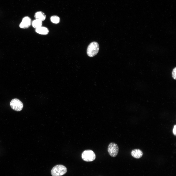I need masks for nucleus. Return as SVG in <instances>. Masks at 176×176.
Returning <instances> with one entry per match:
<instances>
[{
  "label": "nucleus",
  "mask_w": 176,
  "mask_h": 176,
  "mask_svg": "<svg viewBox=\"0 0 176 176\" xmlns=\"http://www.w3.org/2000/svg\"><path fill=\"white\" fill-rule=\"evenodd\" d=\"M176 125H174V126L173 129V133L174 134V135L175 136H176Z\"/></svg>",
  "instance_id": "nucleus-13"
},
{
  "label": "nucleus",
  "mask_w": 176,
  "mask_h": 176,
  "mask_svg": "<svg viewBox=\"0 0 176 176\" xmlns=\"http://www.w3.org/2000/svg\"><path fill=\"white\" fill-rule=\"evenodd\" d=\"M119 148L118 145L114 143H111L108 147V151L109 154L112 157H115L118 154Z\"/></svg>",
  "instance_id": "nucleus-5"
},
{
  "label": "nucleus",
  "mask_w": 176,
  "mask_h": 176,
  "mask_svg": "<svg viewBox=\"0 0 176 176\" xmlns=\"http://www.w3.org/2000/svg\"><path fill=\"white\" fill-rule=\"evenodd\" d=\"M99 46L98 43L96 42L90 43L88 46L87 49V54L90 57H93L98 52Z\"/></svg>",
  "instance_id": "nucleus-2"
},
{
  "label": "nucleus",
  "mask_w": 176,
  "mask_h": 176,
  "mask_svg": "<svg viewBox=\"0 0 176 176\" xmlns=\"http://www.w3.org/2000/svg\"><path fill=\"white\" fill-rule=\"evenodd\" d=\"M35 31L37 33L42 35H46L49 32V30L47 28L42 26L35 29Z\"/></svg>",
  "instance_id": "nucleus-9"
},
{
  "label": "nucleus",
  "mask_w": 176,
  "mask_h": 176,
  "mask_svg": "<svg viewBox=\"0 0 176 176\" xmlns=\"http://www.w3.org/2000/svg\"><path fill=\"white\" fill-rule=\"evenodd\" d=\"M143 154V151L139 149H134L131 151V154L134 158L139 159L142 157Z\"/></svg>",
  "instance_id": "nucleus-7"
},
{
  "label": "nucleus",
  "mask_w": 176,
  "mask_h": 176,
  "mask_svg": "<svg viewBox=\"0 0 176 176\" xmlns=\"http://www.w3.org/2000/svg\"><path fill=\"white\" fill-rule=\"evenodd\" d=\"M31 19L28 16H25L23 18L19 26L21 28L25 29L29 27L32 24Z\"/></svg>",
  "instance_id": "nucleus-6"
},
{
  "label": "nucleus",
  "mask_w": 176,
  "mask_h": 176,
  "mask_svg": "<svg viewBox=\"0 0 176 176\" xmlns=\"http://www.w3.org/2000/svg\"><path fill=\"white\" fill-rule=\"evenodd\" d=\"M50 19L52 22L55 24L58 23L60 21L59 17L57 15L52 16L50 17Z\"/></svg>",
  "instance_id": "nucleus-11"
},
{
  "label": "nucleus",
  "mask_w": 176,
  "mask_h": 176,
  "mask_svg": "<svg viewBox=\"0 0 176 176\" xmlns=\"http://www.w3.org/2000/svg\"><path fill=\"white\" fill-rule=\"evenodd\" d=\"M35 19L43 22L46 18V15L45 13L41 11H38L36 12L34 15Z\"/></svg>",
  "instance_id": "nucleus-8"
},
{
  "label": "nucleus",
  "mask_w": 176,
  "mask_h": 176,
  "mask_svg": "<svg viewBox=\"0 0 176 176\" xmlns=\"http://www.w3.org/2000/svg\"><path fill=\"white\" fill-rule=\"evenodd\" d=\"M82 159L86 162H92L94 160L96 157V155L93 151L90 150L84 151L81 154Z\"/></svg>",
  "instance_id": "nucleus-3"
},
{
  "label": "nucleus",
  "mask_w": 176,
  "mask_h": 176,
  "mask_svg": "<svg viewBox=\"0 0 176 176\" xmlns=\"http://www.w3.org/2000/svg\"><path fill=\"white\" fill-rule=\"evenodd\" d=\"M32 24L33 27L35 29L42 26V22L35 19L32 22Z\"/></svg>",
  "instance_id": "nucleus-10"
},
{
  "label": "nucleus",
  "mask_w": 176,
  "mask_h": 176,
  "mask_svg": "<svg viewBox=\"0 0 176 176\" xmlns=\"http://www.w3.org/2000/svg\"><path fill=\"white\" fill-rule=\"evenodd\" d=\"M176 68L175 67L174 68L172 71V75L173 78L175 79H176Z\"/></svg>",
  "instance_id": "nucleus-12"
},
{
  "label": "nucleus",
  "mask_w": 176,
  "mask_h": 176,
  "mask_svg": "<svg viewBox=\"0 0 176 176\" xmlns=\"http://www.w3.org/2000/svg\"><path fill=\"white\" fill-rule=\"evenodd\" d=\"M66 167L61 165H58L54 167L51 169V174L52 176H61L66 173Z\"/></svg>",
  "instance_id": "nucleus-1"
},
{
  "label": "nucleus",
  "mask_w": 176,
  "mask_h": 176,
  "mask_svg": "<svg viewBox=\"0 0 176 176\" xmlns=\"http://www.w3.org/2000/svg\"><path fill=\"white\" fill-rule=\"evenodd\" d=\"M10 105L13 110L17 111L21 110L23 107V104L22 102L16 98L13 99L11 100Z\"/></svg>",
  "instance_id": "nucleus-4"
}]
</instances>
